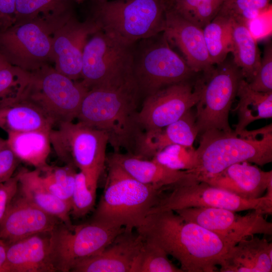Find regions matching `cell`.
Returning <instances> with one entry per match:
<instances>
[{
  "label": "cell",
  "instance_id": "cell-16",
  "mask_svg": "<svg viewBox=\"0 0 272 272\" xmlns=\"http://www.w3.org/2000/svg\"><path fill=\"white\" fill-rule=\"evenodd\" d=\"M100 30L90 18L84 22L75 15L54 33L52 40L54 69L70 79H81L84 47L93 34Z\"/></svg>",
  "mask_w": 272,
  "mask_h": 272
},
{
  "label": "cell",
  "instance_id": "cell-23",
  "mask_svg": "<svg viewBox=\"0 0 272 272\" xmlns=\"http://www.w3.org/2000/svg\"><path fill=\"white\" fill-rule=\"evenodd\" d=\"M221 272H271L272 244L250 236L241 240L226 253Z\"/></svg>",
  "mask_w": 272,
  "mask_h": 272
},
{
  "label": "cell",
  "instance_id": "cell-39",
  "mask_svg": "<svg viewBox=\"0 0 272 272\" xmlns=\"http://www.w3.org/2000/svg\"><path fill=\"white\" fill-rule=\"evenodd\" d=\"M248 83V82H247ZM250 88L257 92H272V46L271 43L265 47L257 72L248 83Z\"/></svg>",
  "mask_w": 272,
  "mask_h": 272
},
{
  "label": "cell",
  "instance_id": "cell-31",
  "mask_svg": "<svg viewBox=\"0 0 272 272\" xmlns=\"http://www.w3.org/2000/svg\"><path fill=\"white\" fill-rule=\"evenodd\" d=\"M203 34L213 65L224 61L232 50V20L217 15L203 28Z\"/></svg>",
  "mask_w": 272,
  "mask_h": 272
},
{
  "label": "cell",
  "instance_id": "cell-27",
  "mask_svg": "<svg viewBox=\"0 0 272 272\" xmlns=\"http://www.w3.org/2000/svg\"><path fill=\"white\" fill-rule=\"evenodd\" d=\"M53 122L32 102L23 98L0 107V128L8 133L38 129L50 130Z\"/></svg>",
  "mask_w": 272,
  "mask_h": 272
},
{
  "label": "cell",
  "instance_id": "cell-34",
  "mask_svg": "<svg viewBox=\"0 0 272 272\" xmlns=\"http://www.w3.org/2000/svg\"><path fill=\"white\" fill-rule=\"evenodd\" d=\"M143 240V247L132 272H183L168 259V255L161 248L152 242Z\"/></svg>",
  "mask_w": 272,
  "mask_h": 272
},
{
  "label": "cell",
  "instance_id": "cell-29",
  "mask_svg": "<svg viewBox=\"0 0 272 272\" xmlns=\"http://www.w3.org/2000/svg\"><path fill=\"white\" fill-rule=\"evenodd\" d=\"M231 40L233 61L249 83L256 74L261 59L256 41L248 25L232 20Z\"/></svg>",
  "mask_w": 272,
  "mask_h": 272
},
{
  "label": "cell",
  "instance_id": "cell-12",
  "mask_svg": "<svg viewBox=\"0 0 272 272\" xmlns=\"http://www.w3.org/2000/svg\"><path fill=\"white\" fill-rule=\"evenodd\" d=\"M123 229L92 221L72 227L62 223L51 233V257L56 271H71L79 261L101 252Z\"/></svg>",
  "mask_w": 272,
  "mask_h": 272
},
{
  "label": "cell",
  "instance_id": "cell-32",
  "mask_svg": "<svg viewBox=\"0 0 272 272\" xmlns=\"http://www.w3.org/2000/svg\"><path fill=\"white\" fill-rule=\"evenodd\" d=\"M75 167L71 164L61 167L47 165L39 169L40 179L45 188L71 205L77 174Z\"/></svg>",
  "mask_w": 272,
  "mask_h": 272
},
{
  "label": "cell",
  "instance_id": "cell-28",
  "mask_svg": "<svg viewBox=\"0 0 272 272\" xmlns=\"http://www.w3.org/2000/svg\"><path fill=\"white\" fill-rule=\"evenodd\" d=\"M50 130L38 129L8 133L7 144L21 162L41 168L48 165L46 161L50 152Z\"/></svg>",
  "mask_w": 272,
  "mask_h": 272
},
{
  "label": "cell",
  "instance_id": "cell-45",
  "mask_svg": "<svg viewBox=\"0 0 272 272\" xmlns=\"http://www.w3.org/2000/svg\"><path fill=\"white\" fill-rule=\"evenodd\" d=\"M8 146L7 140L0 137V151Z\"/></svg>",
  "mask_w": 272,
  "mask_h": 272
},
{
  "label": "cell",
  "instance_id": "cell-2",
  "mask_svg": "<svg viewBox=\"0 0 272 272\" xmlns=\"http://www.w3.org/2000/svg\"><path fill=\"white\" fill-rule=\"evenodd\" d=\"M141 98L132 74L89 89L76 118L79 122L106 132L115 152L124 148L133 154L143 132L137 119Z\"/></svg>",
  "mask_w": 272,
  "mask_h": 272
},
{
  "label": "cell",
  "instance_id": "cell-38",
  "mask_svg": "<svg viewBox=\"0 0 272 272\" xmlns=\"http://www.w3.org/2000/svg\"><path fill=\"white\" fill-rule=\"evenodd\" d=\"M96 190L87 185L83 172L77 173L71 200V214L74 217H83L91 211L95 202Z\"/></svg>",
  "mask_w": 272,
  "mask_h": 272
},
{
  "label": "cell",
  "instance_id": "cell-14",
  "mask_svg": "<svg viewBox=\"0 0 272 272\" xmlns=\"http://www.w3.org/2000/svg\"><path fill=\"white\" fill-rule=\"evenodd\" d=\"M201 79L172 84L146 97L137 119L143 132L160 130L195 106Z\"/></svg>",
  "mask_w": 272,
  "mask_h": 272
},
{
  "label": "cell",
  "instance_id": "cell-41",
  "mask_svg": "<svg viewBox=\"0 0 272 272\" xmlns=\"http://www.w3.org/2000/svg\"><path fill=\"white\" fill-rule=\"evenodd\" d=\"M19 174L0 184V222L18 190Z\"/></svg>",
  "mask_w": 272,
  "mask_h": 272
},
{
  "label": "cell",
  "instance_id": "cell-9",
  "mask_svg": "<svg viewBox=\"0 0 272 272\" xmlns=\"http://www.w3.org/2000/svg\"><path fill=\"white\" fill-rule=\"evenodd\" d=\"M88 89L46 64L30 73V79L20 98L36 105L54 125L76 118Z\"/></svg>",
  "mask_w": 272,
  "mask_h": 272
},
{
  "label": "cell",
  "instance_id": "cell-22",
  "mask_svg": "<svg viewBox=\"0 0 272 272\" xmlns=\"http://www.w3.org/2000/svg\"><path fill=\"white\" fill-rule=\"evenodd\" d=\"M198 134L195 113L190 109L160 130L143 132L137 141L133 155L147 159L171 145L193 147Z\"/></svg>",
  "mask_w": 272,
  "mask_h": 272
},
{
  "label": "cell",
  "instance_id": "cell-35",
  "mask_svg": "<svg viewBox=\"0 0 272 272\" xmlns=\"http://www.w3.org/2000/svg\"><path fill=\"white\" fill-rule=\"evenodd\" d=\"M30 73L10 65L0 70V107L18 100L28 85Z\"/></svg>",
  "mask_w": 272,
  "mask_h": 272
},
{
  "label": "cell",
  "instance_id": "cell-4",
  "mask_svg": "<svg viewBox=\"0 0 272 272\" xmlns=\"http://www.w3.org/2000/svg\"><path fill=\"white\" fill-rule=\"evenodd\" d=\"M104 189L92 221L133 230L140 227L165 188L138 181L106 159Z\"/></svg>",
  "mask_w": 272,
  "mask_h": 272
},
{
  "label": "cell",
  "instance_id": "cell-18",
  "mask_svg": "<svg viewBox=\"0 0 272 272\" xmlns=\"http://www.w3.org/2000/svg\"><path fill=\"white\" fill-rule=\"evenodd\" d=\"M170 44L176 46L194 73L207 74L214 67L205 43L202 28L167 7L163 32Z\"/></svg>",
  "mask_w": 272,
  "mask_h": 272
},
{
  "label": "cell",
  "instance_id": "cell-46",
  "mask_svg": "<svg viewBox=\"0 0 272 272\" xmlns=\"http://www.w3.org/2000/svg\"><path fill=\"white\" fill-rule=\"evenodd\" d=\"M173 1H174V0H166V4H169V3H171V2H172Z\"/></svg>",
  "mask_w": 272,
  "mask_h": 272
},
{
  "label": "cell",
  "instance_id": "cell-7",
  "mask_svg": "<svg viewBox=\"0 0 272 272\" xmlns=\"http://www.w3.org/2000/svg\"><path fill=\"white\" fill-rule=\"evenodd\" d=\"M50 131V141L57 157L65 164L78 168L85 176L87 185L97 189L106 161L107 134L78 122L59 124Z\"/></svg>",
  "mask_w": 272,
  "mask_h": 272
},
{
  "label": "cell",
  "instance_id": "cell-8",
  "mask_svg": "<svg viewBox=\"0 0 272 272\" xmlns=\"http://www.w3.org/2000/svg\"><path fill=\"white\" fill-rule=\"evenodd\" d=\"M221 208L240 212L255 210L263 215L272 213V189L255 199H246L194 178L166 188L149 214L192 208ZM148 214V215H149Z\"/></svg>",
  "mask_w": 272,
  "mask_h": 272
},
{
  "label": "cell",
  "instance_id": "cell-20",
  "mask_svg": "<svg viewBox=\"0 0 272 272\" xmlns=\"http://www.w3.org/2000/svg\"><path fill=\"white\" fill-rule=\"evenodd\" d=\"M51 233L8 244L4 272H55L51 257Z\"/></svg>",
  "mask_w": 272,
  "mask_h": 272
},
{
  "label": "cell",
  "instance_id": "cell-26",
  "mask_svg": "<svg viewBox=\"0 0 272 272\" xmlns=\"http://www.w3.org/2000/svg\"><path fill=\"white\" fill-rule=\"evenodd\" d=\"M73 1L16 0L14 24L39 20L56 30L75 15Z\"/></svg>",
  "mask_w": 272,
  "mask_h": 272
},
{
  "label": "cell",
  "instance_id": "cell-30",
  "mask_svg": "<svg viewBox=\"0 0 272 272\" xmlns=\"http://www.w3.org/2000/svg\"><path fill=\"white\" fill-rule=\"evenodd\" d=\"M237 110L238 122L234 132L238 133L254 121L272 117V92L263 93L253 90L242 79L239 85Z\"/></svg>",
  "mask_w": 272,
  "mask_h": 272
},
{
  "label": "cell",
  "instance_id": "cell-40",
  "mask_svg": "<svg viewBox=\"0 0 272 272\" xmlns=\"http://www.w3.org/2000/svg\"><path fill=\"white\" fill-rule=\"evenodd\" d=\"M20 162L8 146L0 151V184L14 176V173Z\"/></svg>",
  "mask_w": 272,
  "mask_h": 272
},
{
  "label": "cell",
  "instance_id": "cell-15",
  "mask_svg": "<svg viewBox=\"0 0 272 272\" xmlns=\"http://www.w3.org/2000/svg\"><path fill=\"white\" fill-rule=\"evenodd\" d=\"M184 220L194 223L236 244L255 234L271 235L272 224L261 212L253 210L246 215L216 208L192 207L175 211Z\"/></svg>",
  "mask_w": 272,
  "mask_h": 272
},
{
  "label": "cell",
  "instance_id": "cell-6",
  "mask_svg": "<svg viewBox=\"0 0 272 272\" xmlns=\"http://www.w3.org/2000/svg\"><path fill=\"white\" fill-rule=\"evenodd\" d=\"M132 74L143 99L166 86L194 80L197 74L163 32L134 44Z\"/></svg>",
  "mask_w": 272,
  "mask_h": 272
},
{
  "label": "cell",
  "instance_id": "cell-36",
  "mask_svg": "<svg viewBox=\"0 0 272 272\" xmlns=\"http://www.w3.org/2000/svg\"><path fill=\"white\" fill-rule=\"evenodd\" d=\"M270 0H225L218 15L249 26V23L265 12Z\"/></svg>",
  "mask_w": 272,
  "mask_h": 272
},
{
  "label": "cell",
  "instance_id": "cell-44",
  "mask_svg": "<svg viewBox=\"0 0 272 272\" xmlns=\"http://www.w3.org/2000/svg\"><path fill=\"white\" fill-rule=\"evenodd\" d=\"M11 65L0 53V70L6 68Z\"/></svg>",
  "mask_w": 272,
  "mask_h": 272
},
{
  "label": "cell",
  "instance_id": "cell-25",
  "mask_svg": "<svg viewBox=\"0 0 272 272\" xmlns=\"http://www.w3.org/2000/svg\"><path fill=\"white\" fill-rule=\"evenodd\" d=\"M18 192L30 202L45 212L58 218L63 224L72 227L70 218L71 205L50 193L43 185L39 170L26 169L18 172Z\"/></svg>",
  "mask_w": 272,
  "mask_h": 272
},
{
  "label": "cell",
  "instance_id": "cell-10",
  "mask_svg": "<svg viewBox=\"0 0 272 272\" xmlns=\"http://www.w3.org/2000/svg\"><path fill=\"white\" fill-rule=\"evenodd\" d=\"M243 79L233 60L226 59L201 78L200 98L195 105V118L198 134L218 129L233 131L229 122L232 104Z\"/></svg>",
  "mask_w": 272,
  "mask_h": 272
},
{
  "label": "cell",
  "instance_id": "cell-13",
  "mask_svg": "<svg viewBox=\"0 0 272 272\" xmlns=\"http://www.w3.org/2000/svg\"><path fill=\"white\" fill-rule=\"evenodd\" d=\"M55 31L39 20L0 29V53L12 65L32 72L53 62L52 40Z\"/></svg>",
  "mask_w": 272,
  "mask_h": 272
},
{
  "label": "cell",
  "instance_id": "cell-33",
  "mask_svg": "<svg viewBox=\"0 0 272 272\" xmlns=\"http://www.w3.org/2000/svg\"><path fill=\"white\" fill-rule=\"evenodd\" d=\"M225 0H174L167 4L185 19L203 28L218 14Z\"/></svg>",
  "mask_w": 272,
  "mask_h": 272
},
{
  "label": "cell",
  "instance_id": "cell-11",
  "mask_svg": "<svg viewBox=\"0 0 272 272\" xmlns=\"http://www.w3.org/2000/svg\"><path fill=\"white\" fill-rule=\"evenodd\" d=\"M134 44L122 43L101 30L93 34L83 50L81 83L89 90L132 74Z\"/></svg>",
  "mask_w": 272,
  "mask_h": 272
},
{
  "label": "cell",
  "instance_id": "cell-42",
  "mask_svg": "<svg viewBox=\"0 0 272 272\" xmlns=\"http://www.w3.org/2000/svg\"><path fill=\"white\" fill-rule=\"evenodd\" d=\"M16 0H0V29L14 24Z\"/></svg>",
  "mask_w": 272,
  "mask_h": 272
},
{
  "label": "cell",
  "instance_id": "cell-37",
  "mask_svg": "<svg viewBox=\"0 0 272 272\" xmlns=\"http://www.w3.org/2000/svg\"><path fill=\"white\" fill-rule=\"evenodd\" d=\"M153 160L172 170L190 171L197 164L196 149L173 144L158 152L152 158Z\"/></svg>",
  "mask_w": 272,
  "mask_h": 272
},
{
  "label": "cell",
  "instance_id": "cell-17",
  "mask_svg": "<svg viewBox=\"0 0 272 272\" xmlns=\"http://www.w3.org/2000/svg\"><path fill=\"white\" fill-rule=\"evenodd\" d=\"M61 223L20 193L18 195L17 191L0 222V238L8 244L34 234L51 232Z\"/></svg>",
  "mask_w": 272,
  "mask_h": 272
},
{
  "label": "cell",
  "instance_id": "cell-43",
  "mask_svg": "<svg viewBox=\"0 0 272 272\" xmlns=\"http://www.w3.org/2000/svg\"><path fill=\"white\" fill-rule=\"evenodd\" d=\"M7 244L0 238V272H4L6 261Z\"/></svg>",
  "mask_w": 272,
  "mask_h": 272
},
{
  "label": "cell",
  "instance_id": "cell-47",
  "mask_svg": "<svg viewBox=\"0 0 272 272\" xmlns=\"http://www.w3.org/2000/svg\"><path fill=\"white\" fill-rule=\"evenodd\" d=\"M85 0H74V1L77 2L78 3L82 2Z\"/></svg>",
  "mask_w": 272,
  "mask_h": 272
},
{
  "label": "cell",
  "instance_id": "cell-24",
  "mask_svg": "<svg viewBox=\"0 0 272 272\" xmlns=\"http://www.w3.org/2000/svg\"><path fill=\"white\" fill-rule=\"evenodd\" d=\"M106 159L116 163L140 182L166 188L194 176L187 171L171 169L152 159L148 160L132 154L114 152Z\"/></svg>",
  "mask_w": 272,
  "mask_h": 272
},
{
  "label": "cell",
  "instance_id": "cell-5",
  "mask_svg": "<svg viewBox=\"0 0 272 272\" xmlns=\"http://www.w3.org/2000/svg\"><path fill=\"white\" fill-rule=\"evenodd\" d=\"M90 17L100 30L133 45L163 32L166 0H92Z\"/></svg>",
  "mask_w": 272,
  "mask_h": 272
},
{
  "label": "cell",
  "instance_id": "cell-19",
  "mask_svg": "<svg viewBox=\"0 0 272 272\" xmlns=\"http://www.w3.org/2000/svg\"><path fill=\"white\" fill-rule=\"evenodd\" d=\"M143 243L137 231L124 228L101 252L79 261L71 271L132 272Z\"/></svg>",
  "mask_w": 272,
  "mask_h": 272
},
{
  "label": "cell",
  "instance_id": "cell-1",
  "mask_svg": "<svg viewBox=\"0 0 272 272\" xmlns=\"http://www.w3.org/2000/svg\"><path fill=\"white\" fill-rule=\"evenodd\" d=\"M136 231L175 258L183 272H214L235 244L173 211L149 214Z\"/></svg>",
  "mask_w": 272,
  "mask_h": 272
},
{
  "label": "cell",
  "instance_id": "cell-3",
  "mask_svg": "<svg viewBox=\"0 0 272 272\" xmlns=\"http://www.w3.org/2000/svg\"><path fill=\"white\" fill-rule=\"evenodd\" d=\"M271 126L251 131L245 129L238 133L218 129L202 132L196 149L197 166L187 171L200 181L236 163L246 162L263 166L271 162Z\"/></svg>",
  "mask_w": 272,
  "mask_h": 272
},
{
  "label": "cell",
  "instance_id": "cell-21",
  "mask_svg": "<svg viewBox=\"0 0 272 272\" xmlns=\"http://www.w3.org/2000/svg\"><path fill=\"white\" fill-rule=\"evenodd\" d=\"M200 181L230 191L242 198L255 199L263 196L272 185V171H264L250 163L233 164L221 172Z\"/></svg>",
  "mask_w": 272,
  "mask_h": 272
}]
</instances>
